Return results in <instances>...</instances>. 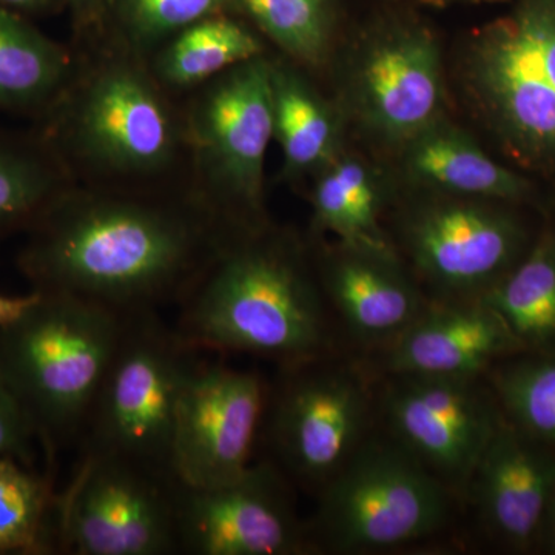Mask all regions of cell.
I'll return each mask as SVG.
<instances>
[{
  "label": "cell",
  "mask_w": 555,
  "mask_h": 555,
  "mask_svg": "<svg viewBox=\"0 0 555 555\" xmlns=\"http://www.w3.org/2000/svg\"><path fill=\"white\" fill-rule=\"evenodd\" d=\"M232 232L190 192L73 184L25 232L17 268L31 291L122 317L159 312L179 306Z\"/></svg>",
  "instance_id": "cell-1"
},
{
  "label": "cell",
  "mask_w": 555,
  "mask_h": 555,
  "mask_svg": "<svg viewBox=\"0 0 555 555\" xmlns=\"http://www.w3.org/2000/svg\"><path fill=\"white\" fill-rule=\"evenodd\" d=\"M326 302L294 243L235 230L179 302L173 327L198 352L292 366L331 353Z\"/></svg>",
  "instance_id": "cell-2"
},
{
  "label": "cell",
  "mask_w": 555,
  "mask_h": 555,
  "mask_svg": "<svg viewBox=\"0 0 555 555\" xmlns=\"http://www.w3.org/2000/svg\"><path fill=\"white\" fill-rule=\"evenodd\" d=\"M145 57L112 50L75 75L35 130L73 181L127 192H189L169 185L189 160L184 119Z\"/></svg>",
  "instance_id": "cell-3"
},
{
  "label": "cell",
  "mask_w": 555,
  "mask_h": 555,
  "mask_svg": "<svg viewBox=\"0 0 555 555\" xmlns=\"http://www.w3.org/2000/svg\"><path fill=\"white\" fill-rule=\"evenodd\" d=\"M124 320L86 299L39 292L24 315L0 327V372L50 465L65 444L80 440Z\"/></svg>",
  "instance_id": "cell-4"
},
{
  "label": "cell",
  "mask_w": 555,
  "mask_h": 555,
  "mask_svg": "<svg viewBox=\"0 0 555 555\" xmlns=\"http://www.w3.org/2000/svg\"><path fill=\"white\" fill-rule=\"evenodd\" d=\"M201 353L182 341L160 312L126 317L80 436L82 454L122 460L177 483L173 434L179 397Z\"/></svg>",
  "instance_id": "cell-5"
},
{
  "label": "cell",
  "mask_w": 555,
  "mask_h": 555,
  "mask_svg": "<svg viewBox=\"0 0 555 555\" xmlns=\"http://www.w3.org/2000/svg\"><path fill=\"white\" fill-rule=\"evenodd\" d=\"M190 193L233 230L261 228L266 156L273 139L272 62H244L198 89L182 113Z\"/></svg>",
  "instance_id": "cell-6"
},
{
  "label": "cell",
  "mask_w": 555,
  "mask_h": 555,
  "mask_svg": "<svg viewBox=\"0 0 555 555\" xmlns=\"http://www.w3.org/2000/svg\"><path fill=\"white\" fill-rule=\"evenodd\" d=\"M451 509V489L396 438H366L318 491L315 517L308 525L310 546L383 553L437 534Z\"/></svg>",
  "instance_id": "cell-7"
},
{
  "label": "cell",
  "mask_w": 555,
  "mask_h": 555,
  "mask_svg": "<svg viewBox=\"0 0 555 555\" xmlns=\"http://www.w3.org/2000/svg\"><path fill=\"white\" fill-rule=\"evenodd\" d=\"M371 416L366 379L326 356L283 366L262 426L278 467L318 494L364 443Z\"/></svg>",
  "instance_id": "cell-8"
},
{
  "label": "cell",
  "mask_w": 555,
  "mask_h": 555,
  "mask_svg": "<svg viewBox=\"0 0 555 555\" xmlns=\"http://www.w3.org/2000/svg\"><path fill=\"white\" fill-rule=\"evenodd\" d=\"M467 78L520 155L555 160V0H529L486 28L469 51Z\"/></svg>",
  "instance_id": "cell-9"
},
{
  "label": "cell",
  "mask_w": 555,
  "mask_h": 555,
  "mask_svg": "<svg viewBox=\"0 0 555 555\" xmlns=\"http://www.w3.org/2000/svg\"><path fill=\"white\" fill-rule=\"evenodd\" d=\"M175 485L112 456L82 454L56 500V546L72 555L179 554Z\"/></svg>",
  "instance_id": "cell-10"
},
{
  "label": "cell",
  "mask_w": 555,
  "mask_h": 555,
  "mask_svg": "<svg viewBox=\"0 0 555 555\" xmlns=\"http://www.w3.org/2000/svg\"><path fill=\"white\" fill-rule=\"evenodd\" d=\"M288 478L275 462L251 463L214 486L175 485L179 554L299 555L310 546Z\"/></svg>",
  "instance_id": "cell-11"
},
{
  "label": "cell",
  "mask_w": 555,
  "mask_h": 555,
  "mask_svg": "<svg viewBox=\"0 0 555 555\" xmlns=\"http://www.w3.org/2000/svg\"><path fill=\"white\" fill-rule=\"evenodd\" d=\"M268 386L254 372L208 361L203 353L182 387L173 434L178 483L214 486L251 465L268 406Z\"/></svg>",
  "instance_id": "cell-12"
},
{
  "label": "cell",
  "mask_w": 555,
  "mask_h": 555,
  "mask_svg": "<svg viewBox=\"0 0 555 555\" xmlns=\"http://www.w3.org/2000/svg\"><path fill=\"white\" fill-rule=\"evenodd\" d=\"M392 377L383 398L390 436L452 492L465 491L503 420L494 400L477 378Z\"/></svg>",
  "instance_id": "cell-13"
},
{
  "label": "cell",
  "mask_w": 555,
  "mask_h": 555,
  "mask_svg": "<svg viewBox=\"0 0 555 555\" xmlns=\"http://www.w3.org/2000/svg\"><path fill=\"white\" fill-rule=\"evenodd\" d=\"M415 268L447 299H478L520 261L525 232L516 218L480 201H447L404 222Z\"/></svg>",
  "instance_id": "cell-14"
},
{
  "label": "cell",
  "mask_w": 555,
  "mask_h": 555,
  "mask_svg": "<svg viewBox=\"0 0 555 555\" xmlns=\"http://www.w3.org/2000/svg\"><path fill=\"white\" fill-rule=\"evenodd\" d=\"M469 488L486 531L505 546L526 550L539 540L555 492V449L502 420Z\"/></svg>",
  "instance_id": "cell-15"
},
{
  "label": "cell",
  "mask_w": 555,
  "mask_h": 555,
  "mask_svg": "<svg viewBox=\"0 0 555 555\" xmlns=\"http://www.w3.org/2000/svg\"><path fill=\"white\" fill-rule=\"evenodd\" d=\"M357 94L361 115L383 137L411 141L436 126L443 104L436 40L403 30L372 43L358 67Z\"/></svg>",
  "instance_id": "cell-16"
},
{
  "label": "cell",
  "mask_w": 555,
  "mask_h": 555,
  "mask_svg": "<svg viewBox=\"0 0 555 555\" xmlns=\"http://www.w3.org/2000/svg\"><path fill=\"white\" fill-rule=\"evenodd\" d=\"M524 352L503 318L481 299H443L427 306L383 350L390 375L478 378L499 358Z\"/></svg>",
  "instance_id": "cell-17"
},
{
  "label": "cell",
  "mask_w": 555,
  "mask_h": 555,
  "mask_svg": "<svg viewBox=\"0 0 555 555\" xmlns=\"http://www.w3.org/2000/svg\"><path fill=\"white\" fill-rule=\"evenodd\" d=\"M320 283L343 326L367 349L392 345L427 306L396 255L343 246L326 262Z\"/></svg>",
  "instance_id": "cell-18"
},
{
  "label": "cell",
  "mask_w": 555,
  "mask_h": 555,
  "mask_svg": "<svg viewBox=\"0 0 555 555\" xmlns=\"http://www.w3.org/2000/svg\"><path fill=\"white\" fill-rule=\"evenodd\" d=\"M76 65L65 47L0 5V112L38 119L67 89Z\"/></svg>",
  "instance_id": "cell-19"
},
{
  "label": "cell",
  "mask_w": 555,
  "mask_h": 555,
  "mask_svg": "<svg viewBox=\"0 0 555 555\" xmlns=\"http://www.w3.org/2000/svg\"><path fill=\"white\" fill-rule=\"evenodd\" d=\"M408 167L420 182L473 199H524L531 185L452 127H430L411 139Z\"/></svg>",
  "instance_id": "cell-20"
},
{
  "label": "cell",
  "mask_w": 555,
  "mask_h": 555,
  "mask_svg": "<svg viewBox=\"0 0 555 555\" xmlns=\"http://www.w3.org/2000/svg\"><path fill=\"white\" fill-rule=\"evenodd\" d=\"M262 56L254 33L221 13L190 25L145 57L167 90H195L244 62Z\"/></svg>",
  "instance_id": "cell-21"
},
{
  "label": "cell",
  "mask_w": 555,
  "mask_h": 555,
  "mask_svg": "<svg viewBox=\"0 0 555 555\" xmlns=\"http://www.w3.org/2000/svg\"><path fill=\"white\" fill-rule=\"evenodd\" d=\"M73 184L38 131L0 129V236L27 232Z\"/></svg>",
  "instance_id": "cell-22"
},
{
  "label": "cell",
  "mask_w": 555,
  "mask_h": 555,
  "mask_svg": "<svg viewBox=\"0 0 555 555\" xmlns=\"http://www.w3.org/2000/svg\"><path fill=\"white\" fill-rule=\"evenodd\" d=\"M478 299L503 318L524 350L555 353V233Z\"/></svg>",
  "instance_id": "cell-23"
},
{
  "label": "cell",
  "mask_w": 555,
  "mask_h": 555,
  "mask_svg": "<svg viewBox=\"0 0 555 555\" xmlns=\"http://www.w3.org/2000/svg\"><path fill=\"white\" fill-rule=\"evenodd\" d=\"M273 139L292 175L317 169L331 158L337 139L334 115L294 69L272 64Z\"/></svg>",
  "instance_id": "cell-24"
},
{
  "label": "cell",
  "mask_w": 555,
  "mask_h": 555,
  "mask_svg": "<svg viewBox=\"0 0 555 555\" xmlns=\"http://www.w3.org/2000/svg\"><path fill=\"white\" fill-rule=\"evenodd\" d=\"M312 206L317 229L334 233L343 246L393 255L378 224V192L363 164L335 163L318 179Z\"/></svg>",
  "instance_id": "cell-25"
},
{
  "label": "cell",
  "mask_w": 555,
  "mask_h": 555,
  "mask_svg": "<svg viewBox=\"0 0 555 555\" xmlns=\"http://www.w3.org/2000/svg\"><path fill=\"white\" fill-rule=\"evenodd\" d=\"M56 500L49 474L0 459V555L50 554L56 546Z\"/></svg>",
  "instance_id": "cell-26"
},
{
  "label": "cell",
  "mask_w": 555,
  "mask_h": 555,
  "mask_svg": "<svg viewBox=\"0 0 555 555\" xmlns=\"http://www.w3.org/2000/svg\"><path fill=\"white\" fill-rule=\"evenodd\" d=\"M511 423L555 449V353H535L494 374Z\"/></svg>",
  "instance_id": "cell-27"
},
{
  "label": "cell",
  "mask_w": 555,
  "mask_h": 555,
  "mask_svg": "<svg viewBox=\"0 0 555 555\" xmlns=\"http://www.w3.org/2000/svg\"><path fill=\"white\" fill-rule=\"evenodd\" d=\"M244 11L276 46L305 64L326 54L327 25L318 0H238Z\"/></svg>",
  "instance_id": "cell-28"
},
{
  "label": "cell",
  "mask_w": 555,
  "mask_h": 555,
  "mask_svg": "<svg viewBox=\"0 0 555 555\" xmlns=\"http://www.w3.org/2000/svg\"><path fill=\"white\" fill-rule=\"evenodd\" d=\"M228 0H118L126 49L147 57L167 39L221 13Z\"/></svg>",
  "instance_id": "cell-29"
},
{
  "label": "cell",
  "mask_w": 555,
  "mask_h": 555,
  "mask_svg": "<svg viewBox=\"0 0 555 555\" xmlns=\"http://www.w3.org/2000/svg\"><path fill=\"white\" fill-rule=\"evenodd\" d=\"M36 434L20 398L0 372V459L35 466Z\"/></svg>",
  "instance_id": "cell-30"
},
{
  "label": "cell",
  "mask_w": 555,
  "mask_h": 555,
  "mask_svg": "<svg viewBox=\"0 0 555 555\" xmlns=\"http://www.w3.org/2000/svg\"><path fill=\"white\" fill-rule=\"evenodd\" d=\"M38 297V291H31L25 295L0 294V327L11 324L24 315Z\"/></svg>",
  "instance_id": "cell-31"
},
{
  "label": "cell",
  "mask_w": 555,
  "mask_h": 555,
  "mask_svg": "<svg viewBox=\"0 0 555 555\" xmlns=\"http://www.w3.org/2000/svg\"><path fill=\"white\" fill-rule=\"evenodd\" d=\"M68 5L75 11L76 17L80 21H91L100 14L108 0H67Z\"/></svg>",
  "instance_id": "cell-32"
},
{
  "label": "cell",
  "mask_w": 555,
  "mask_h": 555,
  "mask_svg": "<svg viewBox=\"0 0 555 555\" xmlns=\"http://www.w3.org/2000/svg\"><path fill=\"white\" fill-rule=\"evenodd\" d=\"M539 540H543L547 550L555 554V492L547 506L545 520L540 529Z\"/></svg>",
  "instance_id": "cell-33"
},
{
  "label": "cell",
  "mask_w": 555,
  "mask_h": 555,
  "mask_svg": "<svg viewBox=\"0 0 555 555\" xmlns=\"http://www.w3.org/2000/svg\"><path fill=\"white\" fill-rule=\"evenodd\" d=\"M53 0H0V5L16 11V13H40L46 11Z\"/></svg>",
  "instance_id": "cell-34"
},
{
  "label": "cell",
  "mask_w": 555,
  "mask_h": 555,
  "mask_svg": "<svg viewBox=\"0 0 555 555\" xmlns=\"http://www.w3.org/2000/svg\"><path fill=\"white\" fill-rule=\"evenodd\" d=\"M318 2H321V3H323V5H324V0H318Z\"/></svg>",
  "instance_id": "cell-35"
}]
</instances>
